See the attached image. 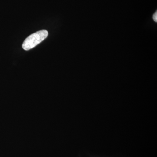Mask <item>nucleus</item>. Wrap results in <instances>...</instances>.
<instances>
[{"mask_svg": "<svg viewBox=\"0 0 157 157\" xmlns=\"http://www.w3.org/2000/svg\"><path fill=\"white\" fill-rule=\"evenodd\" d=\"M48 36V31L45 30L38 31L32 34L25 40L23 43V48L25 50H29L34 48L46 39Z\"/></svg>", "mask_w": 157, "mask_h": 157, "instance_id": "obj_1", "label": "nucleus"}, {"mask_svg": "<svg viewBox=\"0 0 157 157\" xmlns=\"http://www.w3.org/2000/svg\"><path fill=\"white\" fill-rule=\"evenodd\" d=\"M153 19L154 21L155 22H156L157 21V12L156 11L155 12L154 14L152 16Z\"/></svg>", "mask_w": 157, "mask_h": 157, "instance_id": "obj_2", "label": "nucleus"}]
</instances>
